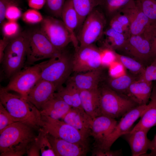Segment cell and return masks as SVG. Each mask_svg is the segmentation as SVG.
Here are the masks:
<instances>
[{
    "instance_id": "6da1fadb",
    "label": "cell",
    "mask_w": 156,
    "mask_h": 156,
    "mask_svg": "<svg viewBox=\"0 0 156 156\" xmlns=\"http://www.w3.org/2000/svg\"><path fill=\"white\" fill-rule=\"evenodd\" d=\"M32 127L21 122L13 123L0 133L1 156H21L37 137Z\"/></svg>"
},
{
    "instance_id": "7a4b0ae2",
    "label": "cell",
    "mask_w": 156,
    "mask_h": 156,
    "mask_svg": "<svg viewBox=\"0 0 156 156\" xmlns=\"http://www.w3.org/2000/svg\"><path fill=\"white\" fill-rule=\"evenodd\" d=\"M0 102L16 122H21L34 129L43 127L40 111L20 95L12 94L4 87L0 89Z\"/></svg>"
},
{
    "instance_id": "3957f363",
    "label": "cell",
    "mask_w": 156,
    "mask_h": 156,
    "mask_svg": "<svg viewBox=\"0 0 156 156\" xmlns=\"http://www.w3.org/2000/svg\"><path fill=\"white\" fill-rule=\"evenodd\" d=\"M73 55L65 49L55 56L39 63L41 79L53 83L57 90L73 72Z\"/></svg>"
},
{
    "instance_id": "277c9868",
    "label": "cell",
    "mask_w": 156,
    "mask_h": 156,
    "mask_svg": "<svg viewBox=\"0 0 156 156\" xmlns=\"http://www.w3.org/2000/svg\"><path fill=\"white\" fill-rule=\"evenodd\" d=\"M23 33L26 44V60L28 64L50 59L62 51L53 46L40 28L29 29Z\"/></svg>"
},
{
    "instance_id": "5b68a950",
    "label": "cell",
    "mask_w": 156,
    "mask_h": 156,
    "mask_svg": "<svg viewBox=\"0 0 156 156\" xmlns=\"http://www.w3.org/2000/svg\"><path fill=\"white\" fill-rule=\"evenodd\" d=\"M99 89L101 115L115 119L139 105L127 96L116 92L108 86L99 87Z\"/></svg>"
},
{
    "instance_id": "8992f818",
    "label": "cell",
    "mask_w": 156,
    "mask_h": 156,
    "mask_svg": "<svg viewBox=\"0 0 156 156\" xmlns=\"http://www.w3.org/2000/svg\"><path fill=\"white\" fill-rule=\"evenodd\" d=\"M26 47L23 31L10 40L6 47L2 64L3 72L10 78L23 67L26 60Z\"/></svg>"
},
{
    "instance_id": "52a82bcc",
    "label": "cell",
    "mask_w": 156,
    "mask_h": 156,
    "mask_svg": "<svg viewBox=\"0 0 156 156\" xmlns=\"http://www.w3.org/2000/svg\"><path fill=\"white\" fill-rule=\"evenodd\" d=\"M99 7L95 8L88 15L79 30L77 38L80 46L94 44L104 34L106 19Z\"/></svg>"
},
{
    "instance_id": "ba28073f",
    "label": "cell",
    "mask_w": 156,
    "mask_h": 156,
    "mask_svg": "<svg viewBox=\"0 0 156 156\" xmlns=\"http://www.w3.org/2000/svg\"><path fill=\"white\" fill-rule=\"evenodd\" d=\"M10 79L8 84L4 87L8 91L17 92L22 98L27 100L31 90L41 79L39 64L23 67Z\"/></svg>"
},
{
    "instance_id": "9c48e42d",
    "label": "cell",
    "mask_w": 156,
    "mask_h": 156,
    "mask_svg": "<svg viewBox=\"0 0 156 156\" xmlns=\"http://www.w3.org/2000/svg\"><path fill=\"white\" fill-rule=\"evenodd\" d=\"M102 61V49L94 44L79 46L73 55V72L79 73L101 68Z\"/></svg>"
},
{
    "instance_id": "30bf717a",
    "label": "cell",
    "mask_w": 156,
    "mask_h": 156,
    "mask_svg": "<svg viewBox=\"0 0 156 156\" xmlns=\"http://www.w3.org/2000/svg\"><path fill=\"white\" fill-rule=\"evenodd\" d=\"M42 117L44 123L43 127L50 135L88 148V138L73 127L63 120L46 116Z\"/></svg>"
},
{
    "instance_id": "8fae6325",
    "label": "cell",
    "mask_w": 156,
    "mask_h": 156,
    "mask_svg": "<svg viewBox=\"0 0 156 156\" xmlns=\"http://www.w3.org/2000/svg\"><path fill=\"white\" fill-rule=\"evenodd\" d=\"M40 29L53 46L62 51L70 42V34L62 20L51 16L44 17Z\"/></svg>"
},
{
    "instance_id": "7c38bea8",
    "label": "cell",
    "mask_w": 156,
    "mask_h": 156,
    "mask_svg": "<svg viewBox=\"0 0 156 156\" xmlns=\"http://www.w3.org/2000/svg\"><path fill=\"white\" fill-rule=\"evenodd\" d=\"M146 105H138L125 113L118 122L112 133L101 145L96 148L103 150L110 149L112 145L119 137L131 131L132 126L140 117Z\"/></svg>"
},
{
    "instance_id": "4fadbf2b",
    "label": "cell",
    "mask_w": 156,
    "mask_h": 156,
    "mask_svg": "<svg viewBox=\"0 0 156 156\" xmlns=\"http://www.w3.org/2000/svg\"><path fill=\"white\" fill-rule=\"evenodd\" d=\"M120 13L126 15L129 20V36L147 35L156 30L151 26L148 17L133 0Z\"/></svg>"
},
{
    "instance_id": "5bb4252c",
    "label": "cell",
    "mask_w": 156,
    "mask_h": 156,
    "mask_svg": "<svg viewBox=\"0 0 156 156\" xmlns=\"http://www.w3.org/2000/svg\"><path fill=\"white\" fill-rule=\"evenodd\" d=\"M122 50L138 60L153 59L151 42L142 35L129 36Z\"/></svg>"
},
{
    "instance_id": "9a60e30c",
    "label": "cell",
    "mask_w": 156,
    "mask_h": 156,
    "mask_svg": "<svg viewBox=\"0 0 156 156\" xmlns=\"http://www.w3.org/2000/svg\"><path fill=\"white\" fill-rule=\"evenodd\" d=\"M57 90L53 83L41 79L31 90L27 100L40 110Z\"/></svg>"
},
{
    "instance_id": "2e32d148",
    "label": "cell",
    "mask_w": 156,
    "mask_h": 156,
    "mask_svg": "<svg viewBox=\"0 0 156 156\" xmlns=\"http://www.w3.org/2000/svg\"><path fill=\"white\" fill-rule=\"evenodd\" d=\"M117 123L115 119L104 115L93 118L90 135L95 140L96 147L103 143L112 133Z\"/></svg>"
},
{
    "instance_id": "e0dca14e",
    "label": "cell",
    "mask_w": 156,
    "mask_h": 156,
    "mask_svg": "<svg viewBox=\"0 0 156 156\" xmlns=\"http://www.w3.org/2000/svg\"><path fill=\"white\" fill-rule=\"evenodd\" d=\"M62 119L76 129L85 137L88 138L90 135L93 119L83 109L72 107Z\"/></svg>"
},
{
    "instance_id": "ac0fdd59",
    "label": "cell",
    "mask_w": 156,
    "mask_h": 156,
    "mask_svg": "<svg viewBox=\"0 0 156 156\" xmlns=\"http://www.w3.org/2000/svg\"><path fill=\"white\" fill-rule=\"evenodd\" d=\"M47 137L56 156H83L88 148L54 137L47 133Z\"/></svg>"
},
{
    "instance_id": "d6986e66",
    "label": "cell",
    "mask_w": 156,
    "mask_h": 156,
    "mask_svg": "<svg viewBox=\"0 0 156 156\" xmlns=\"http://www.w3.org/2000/svg\"><path fill=\"white\" fill-rule=\"evenodd\" d=\"M148 132L139 129L124 135L130 146L132 156H147L151 142L147 137Z\"/></svg>"
},
{
    "instance_id": "ffe728a7",
    "label": "cell",
    "mask_w": 156,
    "mask_h": 156,
    "mask_svg": "<svg viewBox=\"0 0 156 156\" xmlns=\"http://www.w3.org/2000/svg\"><path fill=\"white\" fill-rule=\"evenodd\" d=\"M153 88L152 82L140 79L134 80L129 88L126 96L138 105H146L150 99Z\"/></svg>"
},
{
    "instance_id": "44dd1931",
    "label": "cell",
    "mask_w": 156,
    "mask_h": 156,
    "mask_svg": "<svg viewBox=\"0 0 156 156\" xmlns=\"http://www.w3.org/2000/svg\"><path fill=\"white\" fill-rule=\"evenodd\" d=\"M67 80L79 90H90L98 88L102 75L101 68L84 73H76Z\"/></svg>"
},
{
    "instance_id": "7402d4cb",
    "label": "cell",
    "mask_w": 156,
    "mask_h": 156,
    "mask_svg": "<svg viewBox=\"0 0 156 156\" xmlns=\"http://www.w3.org/2000/svg\"><path fill=\"white\" fill-rule=\"evenodd\" d=\"M150 99L140 120L130 132L139 129L148 131L151 128L156 126V86L153 88Z\"/></svg>"
},
{
    "instance_id": "603a6c76",
    "label": "cell",
    "mask_w": 156,
    "mask_h": 156,
    "mask_svg": "<svg viewBox=\"0 0 156 156\" xmlns=\"http://www.w3.org/2000/svg\"><path fill=\"white\" fill-rule=\"evenodd\" d=\"M61 18L70 35L72 43L75 49L79 46L75 33L79 24V18L71 0H66L64 5Z\"/></svg>"
},
{
    "instance_id": "cb8c5ba5",
    "label": "cell",
    "mask_w": 156,
    "mask_h": 156,
    "mask_svg": "<svg viewBox=\"0 0 156 156\" xmlns=\"http://www.w3.org/2000/svg\"><path fill=\"white\" fill-rule=\"evenodd\" d=\"M71 108L55 92L40 111L42 116L59 120L62 119Z\"/></svg>"
},
{
    "instance_id": "d4e9b609",
    "label": "cell",
    "mask_w": 156,
    "mask_h": 156,
    "mask_svg": "<svg viewBox=\"0 0 156 156\" xmlns=\"http://www.w3.org/2000/svg\"><path fill=\"white\" fill-rule=\"evenodd\" d=\"M80 94L81 107L85 112L92 119L101 116L99 88L80 90Z\"/></svg>"
},
{
    "instance_id": "484cf974",
    "label": "cell",
    "mask_w": 156,
    "mask_h": 156,
    "mask_svg": "<svg viewBox=\"0 0 156 156\" xmlns=\"http://www.w3.org/2000/svg\"><path fill=\"white\" fill-rule=\"evenodd\" d=\"M79 18L77 29H81L88 15L95 8L101 6L103 0H71Z\"/></svg>"
},
{
    "instance_id": "4316f807",
    "label": "cell",
    "mask_w": 156,
    "mask_h": 156,
    "mask_svg": "<svg viewBox=\"0 0 156 156\" xmlns=\"http://www.w3.org/2000/svg\"><path fill=\"white\" fill-rule=\"evenodd\" d=\"M106 36L105 44L111 49L122 50L127 41L129 35L119 33L110 27L104 31Z\"/></svg>"
},
{
    "instance_id": "83f0119b",
    "label": "cell",
    "mask_w": 156,
    "mask_h": 156,
    "mask_svg": "<svg viewBox=\"0 0 156 156\" xmlns=\"http://www.w3.org/2000/svg\"><path fill=\"white\" fill-rule=\"evenodd\" d=\"M137 5L148 17L151 25L156 30V0H135Z\"/></svg>"
},
{
    "instance_id": "f1b7e54d",
    "label": "cell",
    "mask_w": 156,
    "mask_h": 156,
    "mask_svg": "<svg viewBox=\"0 0 156 156\" xmlns=\"http://www.w3.org/2000/svg\"><path fill=\"white\" fill-rule=\"evenodd\" d=\"M134 81L133 78L127 75H123L116 78L109 79L108 86L121 94L126 95L130 86Z\"/></svg>"
},
{
    "instance_id": "f546056e",
    "label": "cell",
    "mask_w": 156,
    "mask_h": 156,
    "mask_svg": "<svg viewBox=\"0 0 156 156\" xmlns=\"http://www.w3.org/2000/svg\"><path fill=\"white\" fill-rule=\"evenodd\" d=\"M133 0H103L101 6L109 16L112 17L120 13Z\"/></svg>"
},
{
    "instance_id": "4dcf8cb0",
    "label": "cell",
    "mask_w": 156,
    "mask_h": 156,
    "mask_svg": "<svg viewBox=\"0 0 156 156\" xmlns=\"http://www.w3.org/2000/svg\"><path fill=\"white\" fill-rule=\"evenodd\" d=\"M37 138L39 142L41 156H56L47 137V133L43 127L39 130Z\"/></svg>"
},
{
    "instance_id": "1f68e13d",
    "label": "cell",
    "mask_w": 156,
    "mask_h": 156,
    "mask_svg": "<svg viewBox=\"0 0 156 156\" xmlns=\"http://www.w3.org/2000/svg\"><path fill=\"white\" fill-rule=\"evenodd\" d=\"M116 59L131 71L135 73H142L144 68L138 61L129 57L115 53Z\"/></svg>"
},
{
    "instance_id": "d6a6232c",
    "label": "cell",
    "mask_w": 156,
    "mask_h": 156,
    "mask_svg": "<svg viewBox=\"0 0 156 156\" xmlns=\"http://www.w3.org/2000/svg\"><path fill=\"white\" fill-rule=\"evenodd\" d=\"M2 24L3 37L10 40L18 36L22 32L17 21L8 20Z\"/></svg>"
},
{
    "instance_id": "836d02e7",
    "label": "cell",
    "mask_w": 156,
    "mask_h": 156,
    "mask_svg": "<svg viewBox=\"0 0 156 156\" xmlns=\"http://www.w3.org/2000/svg\"><path fill=\"white\" fill-rule=\"evenodd\" d=\"M66 0H46L44 6L52 16L61 18L62 10Z\"/></svg>"
},
{
    "instance_id": "e575fe53",
    "label": "cell",
    "mask_w": 156,
    "mask_h": 156,
    "mask_svg": "<svg viewBox=\"0 0 156 156\" xmlns=\"http://www.w3.org/2000/svg\"><path fill=\"white\" fill-rule=\"evenodd\" d=\"M22 20L29 24H36L40 23L44 17L38 10L33 9H29L22 14Z\"/></svg>"
},
{
    "instance_id": "d590c367",
    "label": "cell",
    "mask_w": 156,
    "mask_h": 156,
    "mask_svg": "<svg viewBox=\"0 0 156 156\" xmlns=\"http://www.w3.org/2000/svg\"><path fill=\"white\" fill-rule=\"evenodd\" d=\"M17 122L0 102V133L6 127Z\"/></svg>"
},
{
    "instance_id": "8d00e7d4",
    "label": "cell",
    "mask_w": 156,
    "mask_h": 156,
    "mask_svg": "<svg viewBox=\"0 0 156 156\" xmlns=\"http://www.w3.org/2000/svg\"><path fill=\"white\" fill-rule=\"evenodd\" d=\"M139 79L149 82L156 80V57L153 59L150 65L144 68Z\"/></svg>"
},
{
    "instance_id": "74e56055",
    "label": "cell",
    "mask_w": 156,
    "mask_h": 156,
    "mask_svg": "<svg viewBox=\"0 0 156 156\" xmlns=\"http://www.w3.org/2000/svg\"><path fill=\"white\" fill-rule=\"evenodd\" d=\"M18 1L11 4L7 9L5 18L8 20L17 21L21 17L22 14L21 11L18 7Z\"/></svg>"
},
{
    "instance_id": "f35d334b",
    "label": "cell",
    "mask_w": 156,
    "mask_h": 156,
    "mask_svg": "<svg viewBox=\"0 0 156 156\" xmlns=\"http://www.w3.org/2000/svg\"><path fill=\"white\" fill-rule=\"evenodd\" d=\"M18 0H0V23L1 24L5 18V14L8 7Z\"/></svg>"
},
{
    "instance_id": "ab89813d",
    "label": "cell",
    "mask_w": 156,
    "mask_h": 156,
    "mask_svg": "<svg viewBox=\"0 0 156 156\" xmlns=\"http://www.w3.org/2000/svg\"><path fill=\"white\" fill-rule=\"evenodd\" d=\"M93 155L96 156H120L122 155V151L121 149L111 150L96 148Z\"/></svg>"
},
{
    "instance_id": "60d3db41",
    "label": "cell",
    "mask_w": 156,
    "mask_h": 156,
    "mask_svg": "<svg viewBox=\"0 0 156 156\" xmlns=\"http://www.w3.org/2000/svg\"><path fill=\"white\" fill-rule=\"evenodd\" d=\"M40 147L37 136L35 140L29 146L26 153L28 156H40Z\"/></svg>"
},
{
    "instance_id": "b9f144b4",
    "label": "cell",
    "mask_w": 156,
    "mask_h": 156,
    "mask_svg": "<svg viewBox=\"0 0 156 156\" xmlns=\"http://www.w3.org/2000/svg\"><path fill=\"white\" fill-rule=\"evenodd\" d=\"M112 17L116 18L129 32L130 22L129 18L126 15L122 13H118Z\"/></svg>"
},
{
    "instance_id": "7bdbcfd3",
    "label": "cell",
    "mask_w": 156,
    "mask_h": 156,
    "mask_svg": "<svg viewBox=\"0 0 156 156\" xmlns=\"http://www.w3.org/2000/svg\"><path fill=\"white\" fill-rule=\"evenodd\" d=\"M109 27L120 33H125V32H127L123 26L114 17H112L110 21Z\"/></svg>"
},
{
    "instance_id": "ee69618b",
    "label": "cell",
    "mask_w": 156,
    "mask_h": 156,
    "mask_svg": "<svg viewBox=\"0 0 156 156\" xmlns=\"http://www.w3.org/2000/svg\"><path fill=\"white\" fill-rule=\"evenodd\" d=\"M29 6L31 8L38 10L45 6L46 0H27Z\"/></svg>"
},
{
    "instance_id": "f6af8a7d",
    "label": "cell",
    "mask_w": 156,
    "mask_h": 156,
    "mask_svg": "<svg viewBox=\"0 0 156 156\" xmlns=\"http://www.w3.org/2000/svg\"><path fill=\"white\" fill-rule=\"evenodd\" d=\"M10 40L3 38L0 40V63H1L4 56L5 49Z\"/></svg>"
},
{
    "instance_id": "bcb514c9",
    "label": "cell",
    "mask_w": 156,
    "mask_h": 156,
    "mask_svg": "<svg viewBox=\"0 0 156 156\" xmlns=\"http://www.w3.org/2000/svg\"><path fill=\"white\" fill-rule=\"evenodd\" d=\"M151 42L152 55L153 59L156 57V31L152 36Z\"/></svg>"
},
{
    "instance_id": "7dc6e473",
    "label": "cell",
    "mask_w": 156,
    "mask_h": 156,
    "mask_svg": "<svg viewBox=\"0 0 156 156\" xmlns=\"http://www.w3.org/2000/svg\"><path fill=\"white\" fill-rule=\"evenodd\" d=\"M149 150H151V153L148 154V156H156V134L151 141Z\"/></svg>"
}]
</instances>
